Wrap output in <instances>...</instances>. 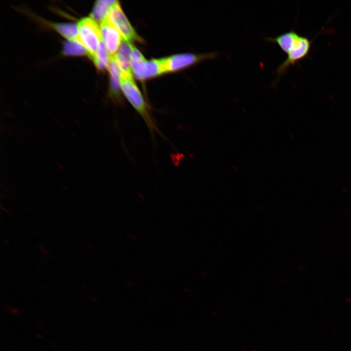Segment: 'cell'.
<instances>
[{
    "mask_svg": "<svg viewBox=\"0 0 351 351\" xmlns=\"http://www.w3.org/2000/svg\"><path fill=\"white\" fill-rule=\"evenodd\" d=\"M267 41L276 44L287 55L286 59L276 70L277 78L287 71L289 67L307 57L311 49L312 41L293 30L283 33L275 37H267Z\"/></svg>",
    "mask_w": 351,
    "mask_h": 351,
    "instance_id": "cell-1",
    "label": "cell"
},
{
    "mask_svg": "<svg viewBox=\"0 0 351 351\" xmlns=\"http://www.w3.org/2000/svg\"><path fill=\"white\" fill-rule=\"evenodd\" d=\"M120 87L121 92L143 119L149 131L154 134L158 129L151 115L149 107L133 77H127L121 73Z\"/></svg>",
    "mask_w": 351,
    "mask_h": 351,
    "instance_id": "cell-2",
    "label": "cell"
},
{
    "mask_svg": "<svg viewBox=\"0 0 351 351\" xmlns=\"http://www.w3.org/2000/svg\"><path fill=\"white\" fill-rule=\"evenodd\" d=\"M77 25L79 40L87 50L88 56L93 60L102 39L100 27L97 21L89 17L81 19Z\"/></svg>",
    "mask_w": 351,
    "mask_h": 351,
    "instance_id": "cell-3",
    "label": "cell"
},
{
    "mask_svg": "<svg viewBox=\"0 0 351 351\" xmlns=\"http://www.w3.org/2000/svg\"><path fill=\"white\" fill-rule=\"evenodd\" d=\"M219 56L218 52L202 54L184 53L162 58L165 73L176 72L201 61L214 59Z\"/></svg>",
    "mask_w": 351,
    "mask_h": 351,
    "instance_id": "cell-4",
    "label": "cell"
},
{
    "mask_svg": "<svg viewBox=\"0 0 351 351\" xmlns=\"http://www.w3.org/2000/svg\"><path fill=\"white\" fill-rule=\"evenodd\" d=\"M107 18L119 31L123 40L143 41L132 26L118 1L111 6Z\"/></svg>",
    "mask_w": 351,
    "mask_h": 351,
    "instance_id": "cell-5",
    "label": "cell"
},
{
    "mask_svg": "<svg viewBox=\"0 0 351 351\" xmlns=\"http://www.w3.org/2000/svg\"><path fill=\"white\" fill-rule=\"evenodd\" d=\"M133 75L137 79L144 80L165 73L162 58L132 62Z\"/></svg>",
    "mask_w": 351,
    "mask_h": 351,
    "instance_id": "cell-6",
    "label": "cell"
},
{
    "mask_svg": "<svg viewBox=\"0 0 351 351\" xmlns=\"http://www.w3.org/2000/svg\"><path fill=\"white\" fill-rule=\"evenodd\" d=\"M99 27L107 51L111 57H114L123 40L122 37L107 17L100 22Z\"/></svg>",
    "mask_w": 351,
    "mask_h": 351,
    "instance_id": "cell-7",
    "label": "cell"
},
{
    "mask_svg": "<svg viewBox=\"0 0 351 351\" xmlns=\"http://www.w3.org/2000/svg\"><path fill=\"white\" fill-rule=\"evenodd\" d=\"M134 47L130 41L122 40L117 53L114 56L121 74L127 77H133L131 54Z\"/></svg>",
    "mask_w": 351,
    "mask_h": 351,
    "instance_id": "cell-8",
    "label": "cell"
},
{
    "mask_svg": "<svg viewBox=\"0 0 351 351\" xmlns=\"http://www.w3.org/2000/svg\"><path fill=\"white\" fill-rule=\"evenodd\" d=\"M108 69L110 77L111 98L117 104H121L123 99L120 94V77L121 71L114 57H111Z\"/></svg>",
    "mask_w": 351,
    "mask_h": 351,
    "instance_id": "cell-9",
    "label": "cell"
},
{
    "mask_svg": "<svg viewBox=\"0 0 351 351\" xmlns=\"http://www.w3.org/2000/svg\"><path fill=\"white\" fill-rule=\"evenodd\" d=\"M117 1V0H100L97 1L90 14L91 18L96 21H99L100 23L107 17L111 6Z\"/></svg>",
    "mask_w": 351,
    "mask_h": 351,
    "instance_id": "cell-10",
    "label": "cell"
},
{
    "mask_svg": "<svg viewBox=\"0 0 351 351\" xmlns=\"http://www.w3.org/2000/svg\"><path fill=\"white\" fill-rule=\"evenodd\" d=\"M110 58L111 56L107 51L102 39H101L96 56L93 60L99 69L103 70L105 68H108Z\"/></svg>",
    "mask_w": 351,
    "mask_h": 351,
    "instance_id": "cell-11",
    "label": "cell"
},
{
    "mask_svg": "<svg viewBox=\"0 0 351 351\" xmlns=\"http://www.w3.org/2000/svg\"><path fill=\"white\" fill-rule=\"evenodd\" d=\"M53 26L57 31L68 40L79 41L78 25L75 24L57 23L53 24Z\"/></svg>",
    "mask_w": 351,
    "mask_h": 351,
    "instance_id": "cell-12",
    "label": "cell"
},
{
    "mask_svg": "<svg viewBox=\"0 0 351 351\" xmlns=\"http://www.w3.org/2000/svg\"><path fill=\"white\" fill-rule=\"evenodd\" d=\"M63 52L66 55H88L87 50L79 40H68L65 42Z\"/></svg>",
    "mask_w": 351,
    "mask_h": 351,
    "instance_id": "cell-13",
    "label": "cell"
},
{
    "mask_svg": "<svg viewBox=\"0 0 351 351\" xmlns=\"http://www.w3.org/2000/svg\"><path fill=\"white\" fill-rule=\"evenodd\" d=\"M145 59L141 53L135 47H134L131 54V61L136 62Z\"/></svg>",
    "mask_w": 351,
    "mask_h": 351,
    "instance_id": "cell-14",
    "label": "cell"
},
{
    "mask_svg": "<svg viewBox=\"0 0 351 351\" xmlns=\"http://www.w3.org/2000/svg\"><path fill=\"white\" fill-rule=\"evenodd\" d=\"M39 250L44 255L48 256L50 255V253L49 251L44 246L40 245L39 246Z\"/></svg>",
    "mask_w": 351,
    "mask_h": 351,
    "instance_id": "cell-15",
    "label": "cell"
}]
</instances>
